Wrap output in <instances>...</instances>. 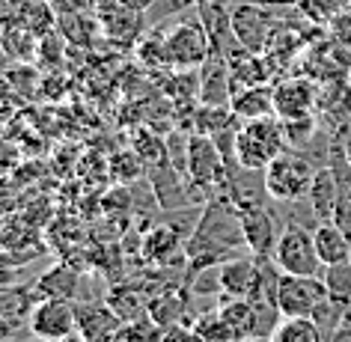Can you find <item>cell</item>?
I'll use <instances>...</instances> for the list:
<instances>
[{
	"mask_svg": "<svg viewBox=\"0 0 351 342\" xmlns=\"http://www.w3.org/2000/svg\"><path fill=\"white\" fill-rule=\"evenodd\" d=\"M161 39V51H164V66L176 69V72H191L199 69L212 54V36H208L203 19L199 21H185V19H173L152 27Z\"/></svg>",
	"mask_w": 351,
	"mask_h": 342,
	"instance_id": "cell-1",
	"label": "cell"
},
{
	"mask_svg": "<svg viewBox=\"0 0 351 342\" xmlns=\"http://www.w3.org/2000/svg\"><path fill=\"white\" fill-rule=\"evenodd\" d=\"M324 164H315V158L301 149H286L265 167V185L274 203H301L310 194L315 170Z\"/></svg>",
	"mask_w": 351,
	"mask_h": 342,
	"instance_id": "cell-2",
	"label": "cell"
},
{
	"mask_svg": "<svg viewBox=\"0 0 351 342\" xmlns=\"http://www.w3.org/2000/svg\"><path fill=\"white\" fill-rule=\"evenodd\" d=\"M289 149L286 131L280 117H265V119H250L241 122L239 140H235V161L247 170H265L277 155Z\"/></svg>",
	"mask_w": 351,
	"mask_h": 342,
	"instance_id": "cell-3",
	"label": "cell"
},
{
	"mask_svg": "<svg viewBox=\"0 0 351 342\" xmlns=\"http://www.w3.org/2000/svg\"><path fill=\"white\" fill-rule=\"evenodd\" d=\"M274 265L283 274H301V277H322L324 262L319 259L315 250V239H313V226L298 223V221H286L280 230L277 247H274Z\"/></svg>",
	"mask_w": 351,
	"mask_h": 342,
	"instance_id": "cell-4",
	"label": "cell"
},
{
	"mask_svg": "<svg viewBox=\"0 0 351 342\" xmlns=\"http://www.w3.org/2000/svg\"><path fill=\"white\" fill-rule=\"evenodd\" d=\"M226 173L230 167L223 161V152L217 149L212 134H197L191 131L188 137V182L191 188H199L208 197L212 191L226 188Z\"/></svg>",
	"mask_w": 351,
	"mask_h": 342,
	"instance_id": "cell-5",
	"label": "cell"
},
{
	"mask_svg": "<svg viewBox=\"0 0 351 342\" xmlns=\"http://www.w3.org/2000/svg\"><path fill=\"white\" fill-rule=\"evenodd\" d=\"M77 330V304L66 297H39L30 310L27 333L42 342H60Z\"/></svg>",
	"mask_w": 351,
	"mask_h": 342,
	"instance_id": "cell-6",
	"label": "cell"
},
{
	"mask_svg": "<svg viewBox=\"0 0 351 342\" xmlns=\"http://www.w3.org/2000/svg\"><path fill=\"white\" fill-rule=\"evenodd\" d=\"M328 297L322 277L283 274L277 286V310L283 319H313L322 301Z\"/></svg>",
	"mask_w": 351,
	"mask_h": 342,
	"instance_id": "cell-7",
	"label": "cell"
},
{
	"mask_svg": "<svg viewBox=\"0 0 351 342\" xmlns=\"http://www.w3.org/2000/svg\"><path fill=\"white\" fill-rule=\"evenodd\" d=\"M99 15V24H101V33L104 39L113 42L119 48H131V45H140L143 33L149 30V21L143 12H134L128 6H110V10H101L95 12Z\"/></svg>",
	"mask_w": 351,
	"mask_h": 342,
	"instance_id": "cell-8",
	"label": "cell"
},
{
	"mask_svg": "<svg viewBox=\"0 0 351 342\" xmlns=\"http://www.w3.org/2000/svg\"><path fill=\"white\" fill-rule=\"evenodd\" d=\"M241 215V230H244V241L253 256H274L280 230L277 221L271 215V206H250V208H239Z\"/></svg>",
	"mask_w": 351,
	"mask_h": 342,
	"instance_id": "cell-9",
	"label": "cell"
},
{
	"mask_svg": "<svg viewBox=\"0 0 351 342\" xmlns=\"http://www.w3.org/2000/svg\"><path fill=\"white\" fill-rule=\"evenodd\" d=\"M319 101V90L306 77H289V81L274 86V108L280 119H298L310 117Z\"/></svg>",
	"mask_w": 351,
	"mask_h": 342,
	"instance_id": "cell-10",
	"label": "cell"
},
{
	"mask_svg": "<svg viewBox=\"0 0 351 342\" xmlns=\"http://www.w3.org/2000/svg\"><path fill=\"white\" fill-rule=\"evenodd\" d=\"M125 321L113 313V306L104 304H77V330L90 342H119Z\"/></svg>",
	"mask_w": 351,
	"mask_h": 342,
	"instance_id": "cell-11",
	"label": "cell"
},
{
	"mask_svg": "<svg viewBox=\"0 0 351 342\" xmlns=\"http://www.w3.org/2000/svg\"><path fill=\"white\" fill-rule=\"evenodd\" d=\"M197 72H199V95H197L199 104H230L232 101L230 63H226L223 54L212 51Z\"/></svg>",
	"mask_w": 351,
	"mask_h": 342,
	"instance_id": "cell-12",
	"label": "cell"
},
{
	"mask_svg": "<svg viewBox=\"0 0 351 342\" xmlns=\"http://www.w3.org/2000/svg\"><path fill=\"white\" fill-rule=\"evenodd\" d=\"M217 315H221L223 324L230 328L235 342H247L250 337H259V313H256V301H250V297L221 295Z\"/></svg>",
	"mask_w": 351,
	"mask_h": 342,
	"instance_id": "cell-13",
	"label": "cell"
},
{
	"mask_svg": "<svg viewBox=\"0 0 351 342\" xmlns=\"http://www.w3.org/2000/svg\"><path fill=\"white\" fill-rule=\"evenodd\" d=\"M230 108H232V113H235V117H239L241 122L277 117V108H274V86H271V84L244 86V90L232 93Z\"/></svg>",
	"mask_w": 351,
	"mask_h": 342,
	"instance_id": "cell-14",
	"label": "cell"
},
{
	"mask_svg": "<svg viewBox=\"0 0 351 342\" xmlns=\"http://www.w3.org/2000/svg\"><path fill=\"white\" fill-rule=\"evenodd\" d=\"M313 239L315 250L324 265H337V262L351 259V235L333 221H319L313 226Z\"/></svg>",
	"mask_w": 351,
	"mask_h": 342,
	"instance_id": "cell-15",
	"label": "cell"
},
{
	"mask_svg": "<svg viewBox=\"0 0 351 342\" xmlns=\"http://www.w3.org/2000/svg\"><path fill=\"white\" fill-rule=\"evenodd\" d=\"M337 199H339L337 179H333L330 167L324 164L315 170L310 194H306V203H310V212L315 215V221H333V215H337Z\"/></svg>",
	"mask_w": 351,
	"mask_h": 342,
	"instance_id": "cell-16",
	"label": "cell"
},
{
	"mask_svg": "<svg viewBox=\"0 0 351 342\" xmlns=\"http://www.w3.org/2000/svg\"><path fill=\"white\" fill-rule=\"evenodd\" d=\"M39 301V295H36V286H6V289H0V319L3 321H10V324H27L30 319V310H33V304Z\"/></svg>",
	"mask_w": 351,
	"mask_h": 342,
	"instance_id": "cell-17",
	"label": "cell"
},
{
	"mask_svg": "<svg viewBox=\"0 0 351 342\" xmlns=\"http://www.w3.org/2000/svg\"><path fill=\"white\" fill-rule=\"evenodd\" d=\"M77 283H81L77 271H72L69 265H54L36 280V295L39 297H66V301H75L77 292H81Z\"/></svg>",
	"mask_w": 351,
	"mask_h": 342,
	"instance_id": "cell-18",
	"label": "cell"
},
{
	"mask_svg": "<svg viewBox=\"0 0 351 342\" xmlns=\"http://www.w3.org/2000/svg\"><path fill=\"white\" fill-rule=\"evenodd\" d=\"M36 42H39V36L24 27V24H19V27H3V33H0V45L6 48L12 63H33V57L39 54Z\"/></svg>",
	"mask_w": 351,
	"mask_h": 342,
	"instance_id": "cell-19",
	"label": "cell"
},
{
	"mask_svg": "<svg viewBox=\"0 0 351 342\" xmlns=\"http://www.w3.org/2000/svg\"><path fill=\"white\" fill-rule=\"evenodd\" d=\"M179 250H185V244L179 241V232L173 226H158L143 239V256L149 262H170V256Z\"/></svg>",
	"mask_w": 351,
	"mask_h": 342,
	"instance_id": "cell-20",
	"label": "cell"
},
{
	"mask_svg": "<svg viewBox=\"0 0 351 342\" xmlns=\"http://www.w3.org/2000/svg\"><path fill=\"white\" fill-rule=\"evenodd\" d=\"M298 10L310 24H333L351 10V0H298Z\"/></svg>",
	"mask_w": 351,
	"mask_h": 342,
	"instance_id": "cell-21",
	"label": "cell"
},
{
	"mask_svg": "<svg viewBox=\"0 0 351 342\" xmlns=\"http://www.w3.org/2000/svg\"><path fill=\"white\" fill-rule=\"evenodd\" d=\"M108 304L113 306V313H117L125 324L149 319V304L137 292H128V289H113L108 295Z\"/></svg>",
	"mask_w": 351,
	"mask_h": 342,
	"instance_id": "cell-22",
	"label": "cell"
},
{
	"mask_svg": "<svg viewBox=\"0 0 351 342\" xmlns=\"http://www.w3.org/2000/svg\"><path fill=\"white\" fill-rule=\"evenodd\" d=\"M274 342H322V330L313 319H283L271 333Z\"/></svg>",
	"mask_w": 351,
	"mask_h": 342,
	"instance_id": "cell-23",
	"label": "cell"
},
{
	"mask_svg": "<svg viewBox=\"0 0 351 342\" xmlns=\"http://www.w3.org/2000/svg\"><path fill=\"white\" fill-rule=\"evenodd\" d=\"M322 280L324 289H328V297L339 304H351V259L337 262V265H324Z\"/></svg>",
	"mask_w": 351,
	"mask_h": 342,
	"instance_id": "cell-24",
	"label": "cell"
},
{
	"mask_svg": "<svg viewBox=\"0 0 351 342\" xmlns=\"http://www.w3.org/2000/svg\"><path fill=\"white\" fill-rule=\"evenodd\" d=\"M283 131L289 149H310L315 134H319V119H315V113L298 119H283Z\"/></svg>",
	"mask_w": 351,
	"mask_h": 342,
	"instance_id": "cell-25",
	"label": "cell"
},
{
	"mask_svg": "<svg viewBox=\"0 0 351 342\" xmlns=\"http://www.w3.org/2000/svg\"><path fill=\"white\" fill-rule=\"evenodd\" d=\"M197 3L199 0H155L152 10L146 12V21H149V27H161V24L182 19L185 12L197 10Z\"/></svg>",
	"mask_w": 351,
	"mask_h": 342,
	"instance_id": "cell-26",
	"label": "cell"
},
{
	"mask_svg": "<svg viewBox=\"0 0 351 342\" xmlns=\"http://www.w3.org/2000/svg\"><path fill=\"white\" fill-rule=\"evenodd\" d=\"M134 152L140 155V161H143L146 167H155V164L170 161V155H167V140L149 134V131H137Z\"/></svg>",
	"mask_w": 351,
	"mask_h": 342,
	"instance_id": "cell-27",
	"label": "cell"
},
{
	"mask_svg": "<svg viewBox=\"0 0 351 342\" xmlns=\"http://www.w3.org/2000/svg\"><path fill=\"white\" fill-rule=\"evenodd\" d=\"M6 77H10V84L24 95V101L36 90V69H33V63H12L6 69Z\"/></svg>",
	"mask_w": 351,
	"mask_h": 342,
	"instance_id": "cell-28",
	"label": "cell"
},
{
	"mask_svg": "<svg viewBox=\"0 0 351 342\" xmlns=\"http://www.w3.org/2000/svg\"><path fill=\"white\" fill-rule=\"evenodd\" d=\"M21 104H24V95L10 84V77L0 72V125H3L6 119H12Z\"/></svg>",
	"mask_w": 351,
	"mask_h": 342,
	"instance_id": "cell-29",
	"label": "cell"
},
{
	"mask_svg": "<svg viewBox=\"0 0 351 342\" xmlns=\"http://www.w3.org/2000/svg\"><path fill=\"white\" fill-rule=\"evenodd\" d=\"M21 164V149L12 140L0 137V176H10V170Z\"/></svg>",
	"mask_w": 351,
	"mask_h": 342,
	"instance_id": "cell-30",
	"label": "cell"
},
{
	"mask_svg": "<svg viewBox=\"0 0 351 342\" xmlns=\"http://www.w3.org/2000/svg\"><path fill=\"white\" fill-rule=\"evenodd\" d=\"M152 3L155 0H119V6H128V10H134V12H149L152 10Z\"/></svg>",
	"mask_w": 351,
	"mask_h": 342,
	"instance_id": "cell-31",
	"label": "cell"
},
{
	"mask_svg": "<svg viewBox=\"0 0 351 342\" xmlns=\"http://www.w3.org/2000/svg\"><path fill=\"white\" fill-rule=\"evenodd\" d=\"M60 342H90V339H86L81 330H75V333H69V337H66V339H60Z\"/></svg>",
	"mask_w": 351,
	"mask_h": 342,
	"instance_id": "cell-32",
	"label": "cell"
},
{
	"mask_svg": "<svg viewBox=\"0 0 351 342\" xmlns=\"http://www.w3.org/2000/svg\"><path fill=\"white\" fill-rule=\"evenodd\" d=\"M208 3H215V6H221V10H230V6L235 3V0H208Z\"/></svg>",
	"mask_w": 351,
	"mask_h": 342,
	"instance_id": "cell-33",
	"label": "cell"
},
{
	"mask_svg": "<svg viewBox=\"0 0 351 342\" xmlns=\"http://www.w3.org/2000/svg\"><path fill=\"white\" fill-rule=\"evenodd\" d=\"M247 342H274V339H271V337H250Z\"/></svg>",
	"mask_w": 351,
	"mask_h": 342,
	"instance_id": "cell-34",
	"label": "cell"
},
{
	"mask_svg": "<svg viewBox=\"0 0 351 342\" xmlns=\"http://www.w3.org/2000/svg\"><path fill=\"white\" fill-rule=\"evenodd\" d=\"M0 33H3V27H0Z\"/></svg>",
	"mask_w": 351,
	"mask_h": 342,
	"instance_id": "cell-35",
	"label": "cell"
},
{
	"mask_svg": "<svg viewBox=\"0 0 351 342\" xmlns=\"http://www.w3.org/2000/svg\"><path fill=\"white\" fill-rule=\"evenodd\" d=\"M0 131H3V125H0Z\"/></svg>",
	"mask_w": 351,
	"mask_h": 342,
	"instance_id": "cell-36",
	"label": "cell"
}]
</instances>
